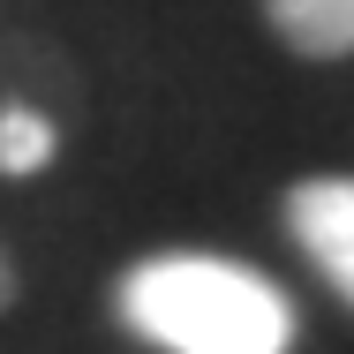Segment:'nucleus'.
Returning a JSON list of instances; mask_svg holds the SVG:
<instances>
[{"label": "nucleus", "mask_w": 354, "mask_h": 354, "mask_svg": "<svg viewBox=\"0 0 354 354\" xmlns=\"http://www.w3.org/2000/svg\"><path fill=\"white\" fill-rule=\"evenodd\" d=\"M121 324L166 354H286L294 347V301L264 272L204 257V249H158L121 272L113 286Z\"/></svg>", "instance_id": "f257e3e1"}, {"label": "nucleus", "mask_w": 354, "mask_h": 354, "mask_svg": "<svg viewBox=\"0 0 354 354\" xmlns=\"http://www.w3.org/2000/svg\"><path fill=\"white\" fill-rule=\"evenodd\" d=\"M286 234L294 249L332 279V294L354 309V181L347 174H309L286 189Z\"/></svg>", "instance_id": "f03ea898"}, {"label": "nucleus", "mask_w": 354, "mask_h": 354, "mask_svg": "<svg viewBox=\"0 0 354 354\" xmlns=\"http://www.w3.org/2000/svg\"><path fill=\"white\" fill-rule=\"evenodd\" d=\"M264 23L301 61H347L354 53V0H264Z\"/></svg>", "instance_id": "7ed1b4c3"}, {"label": "nucleus", "mask_w": 354, "mask_h": 354, "mask_svg": "<svg viewBox=\"0 0 354 354\" xmlns=\"http://www.w3.org/2000/svg\"><path fill=\"white\" fill-rule=\"evenodd\" d=\"M53 158V121L38 106H0V174H46Z\"/></svg>", "instance_id": "20e7f679"}, {"label": "nucleus", "mask_w": 354, "mask_h": 354, "mask_svg": "<svg viewBox=\"0 0 354 354\" xmlns=\"http://www.w3.org/2000/svg\"><path fill=\"white\" fill-rule=\"evenodd\" d=\"M15 309V264H8V249H0V317Z\"/></svg>", "instance_id": "39448f33"}]
</instances>
